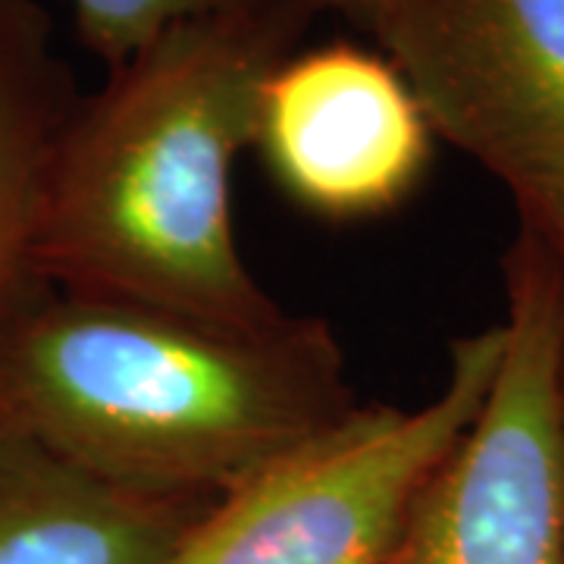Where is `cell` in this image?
<instances>
[{"label":"cell","instance_id":"ba28073f","mask_svg":"<svg viewBox=\"0 0 564 564\" xmlns=\"http://www.w3.org/2000/svg\"><path fill=\"white\" fill-rule=\"evenodd\" d=\"M79 91L39 0H0V323L47 285L39 236L51 170Z\"/></svg>","mask_w":564,"mask_h":564},{"label":"cell","instance_id":"30bf717a","mask_svg":"<svg viewBox=\"0 0 564 564\" xmlns=\"http://www.w3.org/2000/svg\"><path fill=\"white\" fill-rule=\"evenodd\" d=\"M321 10H333L345 20L351 22L355 29H364L370 35V25H373V17H377V7L380 0H317Z\"/></svg>","mask_w":564,"mask_h":564},{"label":"cell","instance_id":"52a82bcc","mask_svg":"<svg viewBox=\"0 0 564 564\" xmlns=\"http://www.w3.org/2000/svg\"><path fill=\"white\" fill-rule=\"evenodd\" d=\"M210 505L104 484L0 426V564H166Z\"/></svg>","mask_w":564,"mask_h":564},{"label":"cell","instance_id":"7a4b0ae2","mask_svg":"<svg viewBox=\"0 0 564 564\" xmlns=\"http://www.w3.org/2000/svg\"><path fill=\"white\" fill-rule=\"evenodd\" d=\"M336 329L44 289L0 323V426L104 484L217 499L355 408Z\"/></svg>","mask_w":564,"mask_h":564},{"label":"cell","instance_id":"5b68a950","mask_svg":"<svg viewBox=\"0 0 564 564\" xmlns=\"http://www.w3.org/2000/svg\"><path fill=\"white\" fill-rule=\"evenodd\" d=\"M370 39L564 261V0H380Z\"/></svg>","mask_w":564,"mask_h":564},{"label":"cell","instance_id":"3957f363","mask_svg":"<svg viewBox=\"0 0 564 564\" xmlns=\"http://www.w3.org/2000/svg\"><path fill=\"white\" fill-rule=\"evenodd\" d=\"M502 351L505 323L455 339L433 402L355 404L217 496L166 564H377L484 411Z\"/></svg>","mask_w":564,"mask_h":564},{"label":"cell","instance_id":"9c48e42d","mask_svg":"<svg viewBox=\"0 0 564 564\" xmlns=\"http://www.w3.org/2000/svg\"><path fill=\"white\" fill-rule=\"evenodd\" d=\"M82 44L113 69L166 29L270 0H69ZM317 3V0H314Z\"/></svg>","mask_w":564,"mask_h":564},{"label":"cell","instance_id":"277c9868","mask_svg":"<svg viewBox=\"0 0 564 564\" xmlns=\"http://www.w3.org/2000/svg\"><path fill=\"white\" fill-rule=\"evenodd\" d=\"M484 411L377 564H564V261L518 226Z\"/></svg>","mask_w":564,"mask_h":564},{"label":"cell","instance_id":"6da1fadb","mask_svg":"<svg viewBox=\"0 0 564 564\" xmlns=\"http://www.w3.org/2000/svg\"><path fill=\"white\" fill-rule=\"evenodd\" d=\"M317 13L314 0H270L180 22L107 69L57 144L39 280L232 329L282 321L242 261L229 180L263 79Z\"/></svg>","mask_w":564,"mask_h":564},{"label":"cell","instance_id":"8992f818","mask_svg":"<svg viewBox=\"0 0 564 564\" xmlns=\"http://www.w3.org/2000/svg\"><path fill=\"white\" fill-rule=\"evenodd\" d=\"M433 144L421 101L380 47H295L258 91L251 148L282 198L317 220L399 210L426 180Z\"/></svg>","mask_w":564,"mask_h":564}]
</instances>
